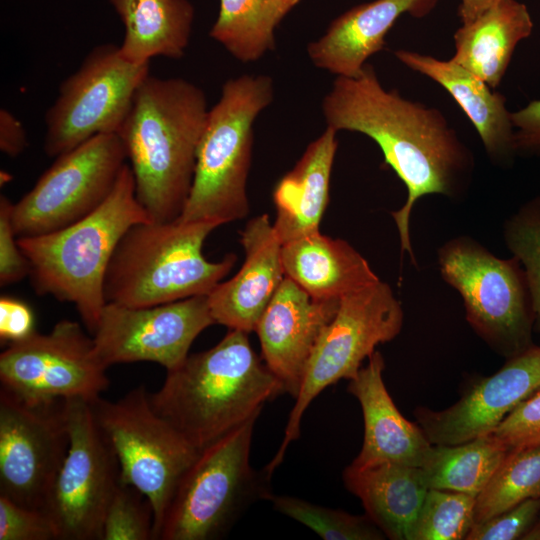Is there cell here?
Instances as JSON below:
<instances>
[{"label":"cell","instance_id":"cell-1","mask_svg":"<svg viewBox=\"0 0 540 540\" xmlns=\"http://www.w3.org/2000/svg\"><path fill=\"white\" fill-rule=\"evenodd\" d=\"M327 127L370 137L407 189L404 205L392 212L402 251L415 261L410 216L429 194L454 197L468 185L473 156L437 108L385 89L371 64L356 77L337 76L322 105Z\"/></svg>","mask_w":540,"mask_h":540},{"label":"cell","instance_id":"cell-2","mask_svg":"<svg viewBox=\"0 0 540 540\" xmlns=\"http://www.w3.org/2000/svg\"><path fill=\"white\" fill-rule=\"evenodd\" d=\"M205 93L182 78L148 75L119 131L136 196L153 221L180 217L188 199L207 121Z\"/></svg>","mask_w":540,"mask_h":540},{"label":"cell","instance_id":"cell-3","mask_svg":"<svg viewBox=\"0 0 540 540\" xmlns=\"http://www.w3.org/2000/svg\"><path fill=\"white\" fill-rule=\"evenodd\" d=\"M248 333L230 329L214 347L188 355L155 393L154 411L202 451L285 392L250 345Z\"/></svg>","mask_w":540,"mask_h":540},{"label":"cell","instance_id":"cell-4","mask_svg":"<svg viewBox=\"0 0 540 540\" xmlns=\"http://www.w3.org/2000/svg\"><path fill=\"white\" fill-rule=\"evenodd\" d=\"M153 221L136 196L127 162L108 197L93 212L62 229L17 238L38 295L71 303L93 335L106 305L105 275L113 253L133 225Z\"/></svg>","mask_w":540,"mask_h":540},{"label":"cell","instance_id":"cell-5","mask_svg":"<svg viewBox=\"0 0 540 540\" xmlns=\"http://www.w3.org/2000/svg\"><path fill=\"white\" fill-rule=\"evenodd\" d=\"M218 226L212 221H148L133 225L108 265L106 302L150 307L208 295L233 268L236 256L207 260L202 247Z\"/></svg>","mask_w":540,"mask_h":540},{"label":"cell","instance_id":"cell-6","mask_svg":"<svg viewBox=\"0 0 540 540\" xmlns=\"http://www.w3.org/2000/svg\"><path fill=\"white\" fill-rule=\"evenodd\" d=\"M272 98L268 76L242 75L223 85L220 99L208 112L192 187L179 220L222 225L248 214L253 123Z\"/></svg>","mask_w":540,"mask_h":540},{"label":"cell","instance_id":"cell-7","mask_svg":"<svg viewBox=\"0 0 540 540\" xmlns=\"http://www.w3.org/2000/svg\"><path fill=\"white\" fill-rule=\"evenodd\" d=\"M257 418L200 451L176 486L157 539H218L256 500H267L269 478L250 464Z\"/></svg>","mask_w":540,"mask_h":540},{"label":"cell","instance_id":"cell-8","mask_svg":"<svg viewBox=\"0 0 540 540\" xmlns=\"http://www.w3.org/2000/svg\"><path fill=\"white\" fill-rule=\"evenodd\" d=\"M442 278L461 296L466 319L496 353L513 357L533 345V300L525 271L467 237L449 240L438 252Z\"/></svg>","mask_w":540,"mask_h":540},{"label":"cell","instance_id":"cell-9","mask_svg":"<svg viewBox=\"0 0 540 540\" xmlns=\"http://www.w3.org/2000/svg\"><path fill=\"white\" fill-rule=\"evenodd\" d=\"M403 318L401 303L381 280L340 298L336 314L308 361L280 448L264 468L269 478L282 463L289 444L299 438L303 414L314 398L339 380L354 378L377 345L400 333Z\"/></svg>","mask_w":540,"mask_h":540},{"label":"cell","instance_id":"cell-10","mask_svg":"<svg viewBox=\"0 0 540 540\" xmlns=\"http://www.w3.org/2000/svg\"><path fill=\"white\" fill-rule=\"evenodd\" d=\"M97 421L119 462V480L141 491L154 510L153 539L178 482L199 455L152 408L144 385L117 401L90 402Z\"/></svg>","mask_w":540,"mask_h":540},{"label":"cell","instance_id":"cell-11","mask_svg":"<svg viewBox=\"0 0 540 540\" xmlns=\"http://www.w3.org/2000/svg\"><path fill=\"white\" fill-rule=\"evenodd\" d=\"M149 70L150 63L128 60L118 45L94 47L45 113L46 155L58 157L96 135L117 133Z\"/></svg>","mask_w":540,"mask_h":540},{"label":"cell","instance_id":"cell-12","mask_svg":"<svg viewBox=\"0 0 540 540\" xmlns=\"http://www.w3.org/2000/svg\"><path fill=\"white\" fill-rule=\"evenodd\" d=\"M126 163L117 133L96 135L56 157L33 188L13 204L17 238L62 229L93 212L111 193Z\"/></svg>","mask_w":540,"mask_h":540},{"label":"cell","instance_id":"cell-13","mask_svg":"<svg viewBox=\"0 0 540 540\" xmlns=\"http://www.w3.org/2000/svg\"><path fill=\"white\" fill-rule=\"evenodd\" d=\"M69 448L44 511L58 540H102L105 514L119 482V462L91 403L65 399Z\"/></svg>","mask_w":540,"mask_h":540},{"label":"cell","instance_id":"cell-14","mask_svg":"<svg viewBox=\"0 0 540 540\" xmlns=\"http://www.w3.org/2000/svg\"><path fill=\"white\" fill-rule=\"evenodd\" d=\"M93 337L78 322L61 320L48 333L34 331L0 354L1 388L31 403L59 399L92 402L109 386Z\"/></svg>","mask_w":540,"mask_h":540},{"label":"cell","instance_id":"cell-15","mask_svg":"<svg viewBox=\"0 0 540 540\" xmlns=\"http://www.w3.org/2000/svg\"><path fill=\"white\" fill-rule=\"evenodd\" d=\"M69 442L65 399L31 404L0 389V495L44 510Z\"/></svg>","mask_w":540,"mask_h":540},{"label":"cell","instance_id":"cell-16","mask_svg":"<svg viewBox=\"0 0 540 540\" xmlns=\"http://www.w3.org/2000/svg\"><path fill=\"white\" fill-rule=\"evenodd\" d=\"M212 324L216 323L208 295L150 307L107 302L92 337L106 368L148 361L171 371L185 361L193 341Z\"/></svg>","mask_w":540,"mask_h":540},{"label":"cell","instance_id":"cell-17","mask_svg":"<svg viewBox=\"0 0 540 540\" xmlns=\"http://www.w3.org/2000/svg\"><path fill=\"white\" fill-rule=\"evenodd\" d=\"M540 388V346L507 359L493 375L474 383L450 407L416 408L417 424L433 445H455L491 434L524 399Z\"/></svg>","mask_w":540,"mask_h":540},{"label":"cell","instance_id":"cell-18","mask_svg":"<svg viewBox=\"0 0 540 540\" xmlns=\"http://www.w3.org/2000/svg\"><path fill=\"white\" fill-rule=\"evenodd\" d=\"M340 299H317L286 277L259 319L262 360L296 398L314 347Z\"/></svg>","mask_w":540,"mask_h":540},{"label":"cell","instance_id":"cell-19","mask_svg":"<svg viewBox=\"0 0 540 540\" xmlns=\"http://www.w3.org/2000/svg\"><path fill=\"white\" fill-rule=\"evenodd\" d=\"M240 234L244 263L208 294V303L215 323L249 333L255 331L285 273L282 243L267 214L250 220Z\"/></svg>","mask_w":540,"mask_h":540},{"label":"cell","instance_id":"cell-20","mask_svg":"<svg viewBox=\"0 0 540 540\" xmlns=\"http://www.w3.org/2000/svg\"><path fill=\"white\" fill-rule=\"evenodd\" d=\"M384 367L382 354L374 351L367 365L349 380L347 390L358 400L364 420L363 445L352 463L421 467L432 444L420 426L404 418L394 404L383 380Z\"/></svg>","mask_w":540,"mask_h":540},{"label":"cell","instance_id":"cell-21","mask_svg":"<svg viewBox=\"0 0 540 540\" xmlns=\"http://www.w3.org/2000/svg\"><path fill=\"white\" fill-rule=\"evenodd\" d=\"M438 0H375L345 12L326 33L308 45L307 52L318 68L337 76H358L366 60L382 50L385 36L403 14L421 18Z\"/></svg>","mask_w":540,"mask_h":540},{"label":"cell","instance_id":"cell-22","mask_svg":"<svg viewBox=\"0 0 540 540\" xmlns=\"http://www.w3.org/2000/svg\"><path fill=\"white\" fill-rule=\"evenodd\" d=\"M396 58L442 86L458 103L475 127L489 157L502 165L512 164L517 155L511 112L506 97L492 91L453 59L441 60L416 51L399 49Z\"/></svg>","mask_w":540,"mask_h":540},{"label":"cell","instance_id":"cell-23","mask_svg":"<svg viewBox=\"0 0 540 540\" xmlns=\"http://www.w3.org/2000/svg\"><path fill=\"white\" fill-rule=\"evenodd\" d=\"M342 478L349 492L358 497L366 515L392 540H411L418 513L428 491L420 467L389 462L351 463Z\"/></svg>","mask_w":540,"mask_h":540},{"label":"cell","instance_id":"cell-24","mask_svg":"<svg viewBox=\"0 0 540 540\" xmlns=\"http://www.w3.org/2000/svg\"><path fill=\"white\" fill-rule=\"evenodd\" d=\"M285 276L317 299H340L379 277L348 242L319 231L282 244Z\"/></svg>","mask_w":540,"mask_h":540},{"label":"cell","instance_id":"cell-25","mask_svg":"<svg viewBox=\"0 0 540 540\" xmlns=\"http://www.w3.org/2000/svg\"><path fill=\"white\" fill-rule=\"evenodd\" d=\"M336 132L327 127L274 189L276 219L273 227L282 244L319 231L329 199L330 176L338 145Z\"/></svg>","mask_w":540,"mask_h":540},{"label":"cell","instance_id":"cell-26","mask_svg":"<svg viewBox=\"0 0 540 540\" xmlns=\"http://www.w3.org/2000/svg\"><path fill=\"white\" fill-rule=\"evenodd\" d=\"M527 6L517 0H501L454 33L453 60L497 88L511 62L516 46L533 31Z\"/></svg>","mask_w":540,"mask_h":540},{"label":"cell","instance_id":"cell-27","mask_svg":"<svg viewBox=\"0 0 540 540\" xmlns=\"http://www.w3.org/2000/svg\"><path fill=\"white\" fill-rule=\"evenodd\" d=\"M125 34L120 51L135 63L156 56L183 57L189 44L194 10L188 0H110Z\"/></svg>","mask_w":540,"mask_h":540},{"label":"cell","instance_id":"cell-28","mask_svg":"<svg viewBox=\"0 0 540 540\" xmlns=\"http://www.w3.org/2000/svg\"><path fill=\"white\" fill-rule=\"evenodd\" d=\"M509 451L487 434L455 445H433L420 467L429 489L477 497Z\"/></svg>","mask_w":540,"mask_h":540},{"label":"cell","instance_id":"cell-29","mask_svg":"<svg viewBox=\"0 0 540 540\" xmlns=\"http://www.w3.org/2000/svg\"><path fill=\"white\" fill-rule=\"evenodd\" d=\"M282 0H220L210 36L242 62L274 48V29L285 16Z\"/></svg>","mask_w":540,"mask_h":540},{"label":"cell","instance_id":"cell-30","mask_svg":"<svg viewBox=\"0 0 540 540\" xmlns=\"http://www.w3.org/2000/svg\"><path fill=\"white\" fill-rule=\"evenodd\" d=\"M531 498H540V445L507 453L476 497L474 524Z\"/></svg>","mask_w":540,"mask_h":540},{"label":"cell","instance_id":"cell-31","mask_svg":"<svg viewBox=\"0 0 540 540\" xmlns=\"http://www.w3.org/2000/svg\"><path fill=\"white\" fill-rule=\"evenodd\" d=\"M274 509L313 530L325 540H382L383 532L365 515L323 507L303 499L270 494Z\"/></svg>","mask_w":540,"mask_h":540},{"label":"cell","instance_id":"cell-32","mask_svg":"<svg viewBox=\"0 0 540 540\" xmlns=\"http://www.w3.org/2000/svg\"><path fill=\"white\" fill-rule=\"evenodd\" d=\"M476 497L428 489L413 526L411 540L466 539L474 525Z\"/></svg>","mask_w":540,"mask_h":540},{"label":"cell","instance_id":"cell-33","mask_svg":"<svg viewBox=\"0 0 540 540\" xmlns=\"http://www.w3.org/2000/svg\"><path fill=\"white\" fill-rule=\"evenodd\" d=\"M504 239L525 271L533 300L534 329L540 334V196L526 202L506 221Z\"/></svg>","mask_w":540,"mask_h":540},{"label":"cell","instance_id":"cell-34","mask_svg":"<svg viewBox=\"0 0 540 540\" xmlns=\"http://www.w3.org/2000/svg\"><path fill=\"white\" fill-rule=\"evenodd\" d=\"M153 530L154 510L149 499L119 480L105 514L102 540H151Z\"/></svg>","mask_w":540,"mask_h":540},{"label":"cell","instance_id":"cell-35","mask_svg":"<svg viewBox=\"0 0 540 540\" xmlns=\"http://www.w3.org/2000/svg\"><path fill=\"white\" fill-rule=\"evenodd\" d=\"M0 540H58V533L46 511L0 495Z\"/></svg>","mask_w":540,"mask_h":540},{"label":"cell","instance_id":"cell-36","mask_svg":"<svg viewBox=\"0 0 540 540\" xmlns=\"http://www.w3.org/2000/svg\"><path fill=\"white\" fill-rule=\"evenodd\" d=\"M493 435L508 451L540 445V388L519 403Z\"/></svg>","mask_w":540,"mask_h":540},{"label":"cell","instance_id":"cell-37","mask_svg":"<svg viewBox=\"0 0 540 540\" xmlns=\"http://www.w3.org/2000/svg\"><path fill=\"white\" fill-rule=\"evenodd\" d=\"M540 513V498L527 499L473 525L466 540L522 539Z\"/></svg>","mask_w":540,"mask_h":540},{"label":"cell","instance_id":"cell-38","mask_svg":"<svg viewBox=\"0 0 540 540\" xmlns=\"http://www.w3.org/2000/svg\"><path fill=\"white\" fill-rule=\"evenodd\" d=\"M13 203L0 197V285L5 287L29 276L30 266L21 251L13 229L11 212Z\"/></svg>","mask_w":540,"mask_h":540},{"label":"cell","instance_id":"cell-39","mask_svg":"<svg viewBox=\"0 0 540 540\" xmlns=\"http://www.w3.org/2000/svg\"><path fill=\"white\" fill-rule=\"evenodd\" d=\"M517 155L540 156V99L511 112Z\"/></svg>","mask_w":540,"mask_h":540},{"label":"cell","instance_id":"cell-40","mask_svg":"<svg viewBox=\"0 0 540 540\" xmlns=\"http://www.w3.org/2000/svg\"><path fill=\"white\" fill-rule=\"evenodd\" d=\"M35 331L34 316L30 307L12 297L0 298V339L2 342H16Z\"/></svg>","mask_w":540,"mask_h":540},{"label":"cell","instance_id":"cell-41","mask_svg":"<svg viewBox=\"0 0 540 540\" xmlns=\"http://www.w3.org/2000/svg\"><path fill=\"white\" fill-rule=\"evenodd\" d=\"M28 146L26 131L21 121L5 108L0 110V150L9 157H17Z\"/></svg>","mask_w":540,"mask_h":540},{"label":"cell","instance_id":"cell-42","mask_svg":"<svg viewBox=\"0 0 540 540\" xmlns=\"http://www.w3.org/2000/svg\"><path fill=\"white\" fill-rule=\"evenodd\" d=\"M501 0H461L458 15L462 24L474 21Z\"/></svg>","mask_w":540,"mask_h":540},{"label":"cell","instance_id":"cell-43","mask_svg":"<svg viewBox=\"0 0 540 540\" xmlns=\"http://www.w3.org/2000/svg\"><path fill=\"white\" fill-rule=\"evenodd\" d=\"M523 540H540V513L532 526L522 538Z\"/></svg>","mask_w":540,"mask_h":540},{"label":"cell","instance_id":"cell-44","mask_svg":"<svg viewBox=\"0 0 540 540\" xmlns=\"http://www.w3.org/2000/svg\"><path fill=\"white\" fill-rule=\"evenodd\" d=\"M300 0H282V6L285 14H287L292 7H294Z\"/></svg>","mask_w":540,"mask_h":540},{"label":"cell","instance_id":"cell-45","mask_svg":"<svg viewBox=\"0 0 540 540\" xmlns=\"http://www.w3.org/2000/svg\"><path fill=\"white\" fill-rule=\"evenodd\" d=\"M11 180V176L7 172L1 171V184L6 183Z\"/></svg>","mask_w":540,"mask_h":540}]
</instances>
